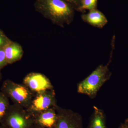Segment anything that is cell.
Listing matches in <instances>:
<instances>
[{"mask_svg": "<svg viewBox=\"0 0 128 128\" xmlns=\"http://www.w3.org/2000/svg\"><path fill=\"white\" fill-rule=\"evenodd\" d=\"M37 11L54 24L63 27L71 23L74 18V8L64 0H35Z\"/></svg>", "mask_w": 128, "mask_h": 128, "instance_id": "1", "label": "cell"}, {"mask_svg": "<svg viewBox=\"0 0 128 128\" xmlns=\"http://www.w3.org/2000/svg\"><path fill=\"white\" fill-rule=\"evenodd\" d=\"M110 62L106 65H99L80 82L78 86V92L87 95L90 98H95L101 87L111 77L112 73L108 68Z\"/></svg>", "mask_w": 128, "mask_h": 128, "instance_id": "2", "label": "cell"}, {"mask_svg": "<svg viewBox=\"0 0 128 128\" xmlns=\"http://www.w3.org/2000/svg\"><path fill=\"white\" fill-rule=\"evenodd\" d=\"M0 125L6 128H33L34 118L26 109L13 104L9 106Z\"/></svg>", "mask_w": 128, "mask_h": 128, "instance_id": "3", "label": "cell"}, {"mask_svg": "<svg viewBox=\"0 0 128 128\" xmlns=\"http://www.w3.org/2000/svg\"><path fill=\"white\" fill-rule=\"evenodd\" d=\"M1 91L14 104L26 109L30 106L35 94L23 84H18L9 80L3 82Z\"/></svg>", "mask_w": 128, "mask_h": 128, "instance_id": "4", "label": "cell"}, {"mask_svg": "<svg viewBox=\"0 0 128 128\" xmlns=\"http://www.w3.org/2000/svg\"><path fill=\"white\" fill-rule=\"evenodd\" d=\"M57 105L54 90H48L36 93L26 110L33 116Z\"/></svg>", "mask_w": 128, "mask_h": 128, "instance_id": "5", "label": "cell"}, {"mask_svg": "<svg viewBox=\"0 0 128 128\" xmlns=\"http://www.w3.org/2000/svg\"><path fill=\"white\" fill-rule=\"evenodd\" d=\"M56 109L57 119L53 128H84L82 118L80 114L58 105Z\"/></svg>", "mask_w": 128, "mask_h": 128, "instance_id": "6", "label": "cell"}, {"mask_svg": "<svg viewBox=\"0 0 128 128\" xmlns=\"http://www.w3.org/2000/svg\"><path fill=\"white\" fill-rule=\"evenodd\" d=\"M23 84L34 94L54 89L50 80L43 74L32 72L24 78Z\"/></svg>", "mask_w": 128, "mask_h": 128, "instance_id": "7", "label": "cell"}, {"mask_svg": "<svg viewBox=\"0 0 128 128\" xmlns=\"http://www.w3.org/2000/svg\"><path fill=\"white\" fill-rule=\"evenodd\" d=\"M56 106L49 108L34 116V124L44 128H53L57 119Z\"/></svg>", "mask_w": 128, "mask_h": 128, "instance_id": "8", "label": "cell"}, {"mask_svg": "<svg viewBox=\"0 0 128 128\" xmlns=\"http://www.w3.org/2000/svg\"><path fill=\"white\" fill-rule=\"evenodd\" d=\"M82 20L89 25L98 28H102L108 23L107 18L102 12L94 9L81 16Z\"/></svg>", "mask_w": 128, "mask_h": 128, "instance_id": "9", "label": "cell"}, {"mask_svg": "<svg viewBox=\"0 0 128 128\" xmlns=\"http://www.w3.org/2000/svg\"><path fill=\"white\" fill-rule=\"evenodd\" d=\"M4 49L8 64L18 61L23 56V50L22 46L19 44L11 40Z\"/></svg>", "mask_w": 128, "mask_h": 128, "instance_id": "10", "label": "cell"}, {"mask_svg": "<svg viewBox=\"0 0 128 128\" xmlns=\"http://www.w3.org/2000/svg\"><path fill=\"white\" fill-rule=\"evenodd\" d=\"M88 128H106V116L104 112L95 106H94V112Z\"/></svg>", "mask_w": 128, "mask_h": 128, "instance_id": "11", "label": "cell"}, {"mask_svg": "<svg viewBox=\"0 0 128 128\" xmlns=\"http://www.w3.org/2000/svg\"><path fill=\"white\" fill-rule=\"evenodd\" d=\"M10 105L9 98L2 92H0V124Z\"/></svg>", "mask_w": 128, "mask_h": 128, "instance_id": "12", "label": "cell"}, {"mask_svg": "<svg viewBox=\"0 0 128 128\" xmlns=\"http://www.w3.org/2000/svg\"><path fill=\"white\" fill-rule=\"evenodd\" d=\"M98 0H81L79 7L76 9L79 11L86 10L90 11L96 9Z\"/></svg>", "mask_w": 128, "mask_h": 128, "instance_id": "13", "label": "cell"}, {"mask_svg": "<svg viewBox=\"0 0 128 128\" xmlns=\"http://www.w3.org/2000/svg\"><path fill=\"white\" fill-rule=\"evenodd\" d=\"M10 41L3 32L0 30V49L4 48Z\"/></svg>", "mask_w": 128, "mask_h": 128, "instance_id": "14", "label": "cell"}, {"mask_svg": "<svg viewBox=\"0 0 128 128\" xmlns=\"http://www.w3.org/2000/svg\"><path fill=\"white\" fill-rule=\"evenodd\" d=\"M8 64L6 61L4 48L0 49V72L2 69Z\"/></svg>", "mask_w": 128, "mask_h": 128, "instance_id": "15", "label": "cell"}, {"mask_svg": "<svg viewBox=\"0 0 128 128\" xmlns=\"http://www.w3.org/2000/svg\"><path fill=\"white\" fill-rule=\"evenodd\" d=\"M71 5L74 9H77L80 6L81 0H64Z\"/></svg>", "mask_w": 128, "mask_h": 128, "instance_id": "16", "label": "cell"}, {"mask_svg": "<svg viewBox=\"0 0 128 128\" xmlns=\"http://www.w3.org/2000/svg\"><path fill=\"white\" fill-rule=\"evenodd\" d=\"M118 128H128V118L125 120L124 123L121 124Z\"/></svg>", "mask_w": 128, "mask_h": 128, "instance_id": "17", "label": "cell"}, {"mask_svg": "<svg viewBox=\"0 0 128 128\" xmlns=\"http://www.w3.org/2000/svg\"><path fill=\"white\" fill-rule=\"evenodd\" d=\"M33 128H42V127H40V126H38V125H36V124H34V126Z\"/></svg>", "mask_w": 128, "mask_h": 128, "instance_id": "18", "label": "cell"}, {"mask_svg": "<svg viewBox=\"0 0 128 128\" xmlns=\"http://www.w3.org/2000/svg\"><path fill=\"white\" fill-rule=\"evenodd\" d=\"M2 79V75L1 73L0 72V81Z\"/></svg>", "mask_w": 128, "mask_h": 128, "instance_id": "19", "label": "cell"}, {"mask_svg": "<svg viewBox=\"0 0 128 128\" xmlns=\"http://www.w3.org/2000/svg\"><path fill=\"white\" fill-rule=\"evenodd\" d=\"M0 128H6V127H4V126H2V125L0 124Z\"/></svg>", "mask_w": 128, "mask_h": 128, "instance_id": "20", "label": "cell"}]
</instances>
